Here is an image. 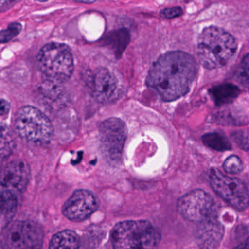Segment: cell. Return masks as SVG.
<instances>
[{"instance_id":"cell-1","label":"cell","mask_w":249,"mask_h":249,"mask_svg":"<svg viewBox=\"0 0 249 249\" xmlns=\"http://www.w3.org/2000/svg\"><path fill=\"white\" fill-rule=\"evenodd\" d=\"M197 65L193 56L183 52H171L160 56L151 66L147 85L166 102L187 94L196 78Z\"/></svg>"},{"instance_id":"cell-2","label":"cell","mask_w":249,"mask_h":249,"mask_svg":"<svg viewBox=\"0 0 249 249\" xmlns=\"http://www.w3.org/2000/svg\"><path fill=\"white\" fill-rule=\"evenodd\" d=\"M237 49L234 37L219 27H207L198 39L199 62L206 69H217L227 65Z\"/></svg>"},{"instance_id":"cell-3","label":"cell","mask_w":249,"mask_h":249,"mask_svg":"<svg viewBox=\"0 0 249 249\" xmlns=\"http://www.w3.org/2000/svg\"><path fill=\"white\" fill-rule=\"evenodd\" d=\"M160 240L158 230L144 220L118 223L110 234L113 249H157Z\"/></svg>"},{"instance_id":"cell-4","label":"cell","mask_w":249,"mask_h":249,"mask_svg":"<svg viewBox=\"0 0 249 249\" xmlns=\"http://www.w3.org/2000/svg\"><path fill=\"white\" fill-rule=\"evenodd\" d=\"M36 65L46 81L61 84L68 81L73 73V56L67 45L48 43L37 53Z\"/></svg>"},{"instance_id":"cell-5","label":"cell","mask_w":249,"mask_h":249,"mask_svg":"<svg viewBox=\"0 0 249 249\" xmlns=\"http://www.w3.org/2000/svg\"><path fill=\"white\" fill-rule=\"evenodd\" d=\"M15 130L22 139L36 145H47L53 136V126L44 113L33 106H24L16 116Z\"/></svg>"},{"instance_id":"cell-6","label":"cell","mask_w":249,"mask_h":249,"mask_svg":"<svg viewBox=\"0 0 249 249\" xmlns=\"http://www.w3.org/2000/svg\"><path fill=\"white\" fill-rule=\"evenodd\" d=\"M44 233L41 226L33 221H14L0 234L2 249H41Z\"/></svg>"},{"instance_id":"cell-7","label":"cell","mask_w":249,"mask_h":249,"mask_svg":"<svg viewBox=\"0 0 249 249\" xmlns=\"http://www.w3.org/2000/svg\"><path fill=\"white\" fill-rule=\"evenodd\" d=\"M208 177L214 192L233 208L243 211L249 207V190L241 180L226 176L215 168L208 171Z\"/></svg>"},{"instance_id":"cell-8","label":"cell","mask_w":249,"mask_h":249,"mask_svg":"<svg viewBox=\"0 0 249 249\" xmlns=\"http://www.w3.org/2000/svg\"><path fill=\"white\" fill-rule=\"evenodd\" d=\"M177 209L183 218L196 224L216 217L215 201L202 189H195L181 196Z\"/></svg>"},{"instance_id":"cell-9","label":"cell","mask_w":249,"mask_h":249,"mask_svg":"<svg viewBox=\"0 0 249 249\" xmlns=\"http://www.w3.org/2000/svg\"><path fill=\"white\" fill-rule=\"evenodd\" d=\"M100 139L105 155L111 160H120L126 141V124L117 118H110L100 124Z\"/></svg>"},{"instance_id":"cell-10","label":"cell","mask_w":249,"mask_h":249,"mask_svg":"<svg viewBox=\"0 0 249 249\" xmlns=\"http://www.w3.org/2000/svg\"><path fill=\"white\" fill-rule=\"evenodd\" d=\"M30 179V168L24 160H16L0 170V192L18 198L27 189Z\"/></svg>"},{"instance_id":"cell-11","label":"cell","mask_w":249,"mask_h":249,"mask_svg":"<svg viewBox=\"0 0 249 249\" xmlns=\"http://www.w3.org/2000/svg\"><path fill=\"white\" fill-rule=\"evenodd\" d=\"M98 208L99 200L94 193L78 189L64 204L62 213L71 221H81L91 216Z\"/></svg>"},{"instance_id":"cell-12","label":"cell","mask_w":249,"mask_h":249,"mask_svg":"<svg viewBox=\"0 0 249 249\" xmlns=\"http://www.w3.org/2000/svg\"><path fill=\"white\" fill-rule=\"evenodd\" d=\"M116 77L106 68H98L91 77V89L94 98L100 103L106 104L111 101L117 90Z\"/></svg>"},{"instance_id":"cell-13","label":"cell","mask_w":249,"mask_h":249,"mask_svg":"<svg viewBox=\"0 0 249 249\" xmlns=\"http://www.w3.org/2000/svg\"><path fill=\"white\" fill-rule=\"evenodd\" d=\"M224 233L222 224L213 217L197 224L195 238L201 249H215L219 246Z\"/></svg>"},{"instance_id":"cell-14","label":"cell","mask_w":249,"mask_h":249,"mask_svg":"<svg viewBox=\"0 0 249 249\" xmlns=\"http://www.w3.org/2000/svg\"><path fill=\"white\" fill-rule=\"evenodd\" d=\"M210 93L215 104L220 106L230 104L234 101L240 94V90L234 84H224L213 87L210 90Z\"/></svg>"},{"instance_id":"cell-15","label":"cell","mask_w":249,"mask_h":249,"mask_svg":"<svg viewBox=\"0 0 249 249\" xmlns=\"http://www.w3.org/2000/svg\"><path fill=\"white\" fill-rule=\"evenodd\" d=\"M80 238L72 230H63L53 236L49 249H79Z\"/></svg>"},{"instance_id":"cell-16","label":"cell","mask_w":249,"mask_h":249,"mask_svg":"<svg viewBox=\"0 0 249 249\" xmlns=\"http://www.w3.org/2000/svg\"><path fill=\"white\" fill-rule=\"evenodd\" d=\"M15 146L14 132L7 125L0 123V165L11 157Z\"/></svg>"},{"instance_id":"cell-17","label":"cell","mask_w":249,"mask_h":249,"mask_svg":"<svg viewBox=\"0 0 249 249\" xmlns=\"http://www.w3.org/2000/svg\"><path fill=\"white\" fill-rule=\"evenodd\" d=\"M106 41L119 59L130 41V33L126 29L116 30L108 35Z\"/></svg>"},{"instance_id":"cell-18","label":"cell","mask_w":249,"mask_h":249,"mask_svg":"<svg viewBox=\"0 0 249 249\" xmlns=\"http://www.w3.org/2000/svg\"><path fill=\"white\" fill-rule=\"evenodd\" d=\"M202 142L208 148L218 151H230L231 143L224 135L217 132L205 134L202 138Z\"/></svg>"},{"instance_id":"cell-19","label":"cell","mask_w":249,"mask_h":249,"mask_svg":"<svg viewBox=\"0 0 249 249\" xmlns=\"http://www.w3.org/2000/svg\"><path fill=\"white\" fill-rule=\"evenodd\" d=\"M18 203L17 198L0 193V217L11 218L17 211Z\"/></svg>"},{"instance_id":"cell-20","label":"cell","mask_w":249,"mask_h":249,"mask_svg":"<svg viewBox=\"0 0 249 249\" xmlns=\"http://www.w3.org/2000/svg\"><path fill=\"white\" fill-rule=\"evenodd\" d=\"M22 30V26L19 23H12L6 30L0 31V43H8L18 36Z\"/></svg>"},{"instance_id":"cell-21","label":"cell","mask_w":249,"mask_h":249,"mask_svg":"<svg viewBox=\"0 0 249 249\" xmlns=\"http://www.w3.org/2000/svg\"><path fill=\"white\" fill-rule=\"evenodd\" d=\"M224 170L230 174H237L243 170V165L241 160L237 156L228 157L224 162Z\"/></svg>"},{"instance_id":"cell-22","label":"cell","mask_w":249,"mask_h":249,"mask_svg":"<svg viewBox=\"0 0 249 249\" xmlns=\"http://www.w3.org/2000/svg\"><path fill=\"white\" fill-rule=\"evenodd\" d=\"M240 65H241L237 74V80L240 81L242 85L245 86L247 88L249 84V54L245 56Z\"/></svg>"},{"instance_id":"cell-23","label":"cell","mask_w":249,"mask_h":249,"mask_svg":"<svg viewBox=\"0 0 249 249\" xmlns=\"http://www.w3.org/2000/svg\"><path fill=\"white\" fill-rule=\"evenodd\" d=\"M234 142L244 151H249V141H248L247 133L243 132H237L231 135Z\"/></svg>"},{"instance_id":"cell-24","label":"cell","mask_w":249,"mask_h":249,"mask_svg":"<svg viewBox=\"0 0 249 249\" xmlns=\"http://www.w3.org/2000/svg\"><path fill=\"white\" fill-rule=\"evenodd\" d=\"M183 14V11L180 7H175V8H168L162 10L160 13L161 17L165 18H174L176 17H180Z\"/></svg>"},{"instance_id":"cell-25","label":"cell","mask_w":249,"mask_h":249,"mask_svg":"<svg viewBox=\"0 0 249 249\" xmlns=\"http://www.w3.org/2000/svg\"><path fill=\"white\" fill-rule=\"evenodd\" d=\"M11 110V104L4 99H0V117L7 116Z\"/></svg>"},{"instance_id":"cell-26","label":"cell","mask_w":249,"mask_h":249,"mask_svg":"<svg viewBox=\"0 0 249 249\" xmlns=\"http://www.w3.org/2000/svg\"><path fill=\"white\" fill-rule=\"evenodd\" d=\"M234 249H249V243H248V239H246L244 243H240V245L234 248Z\"/></svg>"}]
</instances>
